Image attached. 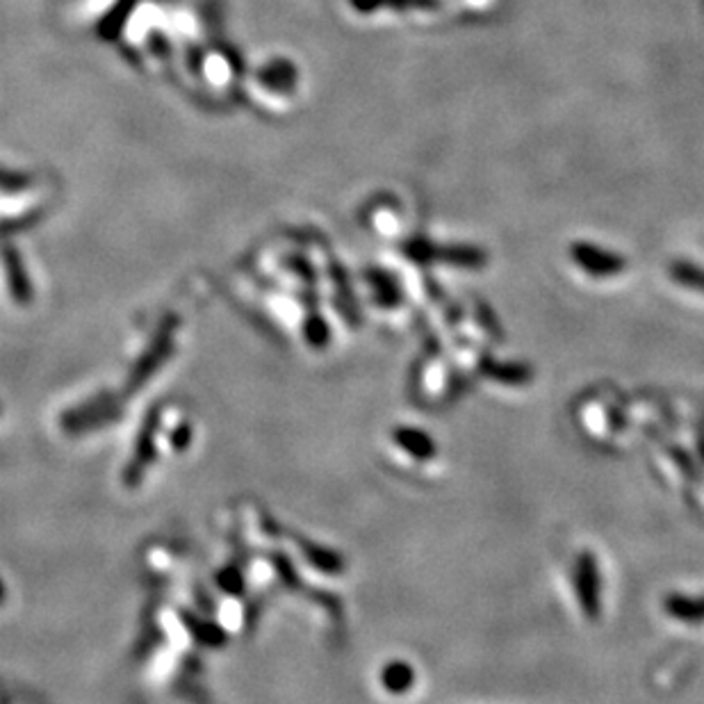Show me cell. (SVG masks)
Here are the masks:
<instances>
[{
  "mask_svg": "<svg viewBox=\"0 0 704 704\" xmlns=\"http://www.w3.org/2000/svg\"><path fill=\"white\" fill-rule=\"evenodd\" d=\"M570 258L577 267L584 269L586 274L597 276V278H607L625 272V258L618 256V253H611L602 247H595V244L588 242H575L570 247Z\"/></svg>",
  "mask_w": 704,
  "mask_h": 704,
  "instance_id": "6da1fadb",
  "label": "cell"
},
{
  "mask_svg": "<svg viewBox=\"0 0 704 704\" xmlns=\"http://www.w3.org/2000/svg\"><path fill=\"white\" fill-rule=\"evenodd\" d=\"M429 260H445L458 267H481L488 263V256L477 247H465V244H456V247H436L431 244Z\"/></svg>",
  "mask_w": 704,
  "mask_h": 704,
  "instance_id": "7a4b0ae2",
  "label": "cell"
},
{
  "mask_svg": "<svg viewBox=\"0 0 704 704\" xmlns=\"http://www.w3.org/2000/svg\"><path fill=\"white\" fill-rule=\"evenodd\" d=\"M670 276H673L679 285H684V288L704 292V269L700 267L691 263H673L670 265Z\"/></svg>",
  "mask_w": 704,
  "mask_h": 704,
  "instance_id": "3957f363",
  "label": "cell"
},
{
  "mask_svg": "<svg viewBox=\"0 0 704 704\" xmlns=\"http://www.w3.org/2000/svg\"><path fill=\"white\" fill-rule=\"evenodd\" d=\"M388 7H395V10H433L438 7V0H386Z\"/></svg>",
  "mask_w": 704,
  "mask_h": 704,
  "instance_id": "277c9868",
  "label": "cell"
},
{
  "mask_svg": "<svg viewBox=\"0 0 704 704\" xmlns=\"http://www.w3.org/2000/svg\"><path fill=\"white\" fill-rule=\"evenodd\" d=\"M351 5H354L358 12L370 14V12H376L379 7L386 5V0H351Z\"/></svg>",
  "mask_w": 704,
  "mask_h": 704,
  "instance_id": "5b68a950",
  "label": "cell"
}]
</instances>
